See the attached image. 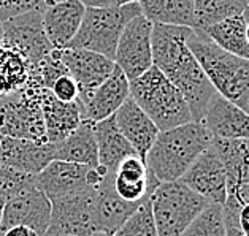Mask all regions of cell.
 <instances>
[{
	"instance_id": "44dd1931",
	"label": "cell",
	"mask_w": 249,
	"mask_h": 236,
	"mask_svg": "<svg viewBox=\"0 0 249 236\" xmlns=\"http://www.w3.org/2000/svg\"><path fill=\"white\" fill-rule=\"evenodd\" d=\"M41 111H43L48 143L62 141L84 120L80 100L65 103V101L57 100L48 89H45L41 95Z\"/></svg>"
},
{
	"instance_id": "4dcf8cb0",
	"label": "cell",
	"mask_w": 249,
	"mask_h": 236,
	"mask_svg": "<svg viewBox=\"0 0 249 236\" xmlns=\"http://www.w3.org/2000/svg\"><path fill=\"white\" fill-rule=\"evenodd\" d=\"M113 236H157L156 223L151 211V202L146 198Z\"/></svg>"
},
{
	"instance_id": "6da1fadb",
	"label": "cell",
	"mask_w": 249,
	"mask_h": 236,
	"mask_svg": "<svg viewBox=\"0 0 249 236\" xmlns=\"http://www.w3.org/2000/svg\"><path fill=\"white\" fill-rule=\"evenodd\" d=\"M194 29L178 26H153V65L183 94L194 122H202L206 105L216 94L198 60L187 46Z\"/></svg>"
},
{
	"instance_id": "1f68e13d",
	"label": "cell",
	"mask_w": 249,
	"mask_h": 236,
	"mask_svg": "<svg viewBox=\"0 0 249 236\" xmlns=\"http://www.w3.org/2000/svg\"><path fill=\"white\" fill-rule=\"evenodd\" d=\"M35 185V176L15 170L0 162V198L7 200Z\"/></svg>"
},
{
	"instance_id": "f546056e",
	"label": "cell",
	"mask_w": 249,
	"mask_h": 236,
	"mask_svg": "<svg viewBox=\"0 0 249 236\" xmlns=\"http://www.w3.org/2000/svg\"><path fill=\"white\" fill-rule=\"evenodd\" d=\"M181 236H226L222 204H208Z\"/></svg>"
},
{
	"instance_id": "3957f363",
	"label": "cell",
	"mask_w": 249,
	"mask_h": 236,
	"mask_svg": "<svg viewBox=\"0 0 249 236\" xmlns=\"http://www.w3.org/2000/svg\"><path fill=\"white\" fill-rule=\"evenodd\" d=\"M129 87L130 99L148 114L159 132L175 129L192 120L183 94L157 67L153 65L142 76L129 81Z\"/></svg>"
},
{
	"instance_id": "74e56055",
	"label": "cell",
	"mask_w": 249,
	"mask_h": 236,
	"mask_svg": "<svg viewBox=\"0 0 249 236\" xmlns=\"http://www.w3.org/2000/svg\"><path fill=\"white\" fill-rule=\"evenodd\" d=\"M226 236H245L238 227H226Z\"/></svg>"
},
{
	"instance_id": "7c38bea8",
	"label": "cell",
	"mask_w": 249,
	"mask_h": 236,
	"mask_svg": "<svg viewBox=\"0 0 249 236\" xmlns=\"http://www.w3.org/2000/svg\"><path fill=\"white\" fill-rule=\"evenodd\" d=\"M51 220V202L35 185L5 200L2 211L0 233L16 225L32 228L38 236H43Z\"/></svg>"
},
{
	"instance_id": "f1b7e54d",
	"label": "cell",
	"mask_w": 249,
	"mask_h": 236,
	"mask_svg": "<svg viewBox=\"0 0 249 236\" xmlns=\"http://www.w3.org/2000/svg\"><path fill=\"white\" fill-rule=\"evenodd\" d=\"M246 8V0H194V30L203 32L217 22L241 15Z\"/></svg>"
},
{
	"instance_id": "8fae6325",
	"label": "cell",
	"mask_w": 249,
	"mask_h": 236,
	"mask_svg": "<svg viewBox=\"0 0 249 236\" xmlns=\"http://www.w3.org/2000/svg\"><path fill=\"white\" fill-rule=\"evenodd\" d=\"M103 174L99 168H90L81 163L53 160L35 174V187L53 200L80 192L88 187H99Z\"/></svg>"
},
{
	"instance_id": "ee69618b",
	"label": "cell",
	"mask_w": 249,
	"mask_h": 236,
	"mask_svg": "<svg viewBox=\"0 0 249 236\" xmlns=\"http://www.w3.org/2000/svg\"><path fill=\"white\" fill-rule=\"evenodd\" d=\"M246 2H248V7H249V0H246Z\"/></svg>"
},
{
	"instance_id": "83f0119b",
	"label": "cell",
	"mask_w": 249,
	"mask_h": 236,
	"mask_svg": "<svg viewBox=\"0 0 249 236\" xmlns=\"http://www.w3.org/2000/svg\"><path fill=\"white\" fill-rule=\"evenodd\" d=\"M30 78V65L22 54L0 41V95L19 92Z\"/></svg>"
},
{
	"instance_id": "b9f144b4",
	"label": "cell",
	"mask_w": 249,
	"mask_h": 236,
	"mask_svg": "<svg viewBox=\"0 0 249 236\" xmlns=\"http://www.w3.org/2000/svg\"><path fill=\"white\" fill-rule=\"evenodd\" d=\"M43 236H69V235H60V233H53V232H46Z\"/></svg>"
},
{
	"instance_id": "d590c367",
	"label": "cell",
	"mask_w": 249,
	"mask_h": 236,
	"mask_svg": "<svg viewBox=\"0 0 249 236\" xmlns=\"http://www.w3.org/2000/svg\"><path fill=\"white\" fill-rule=\"evenodd\" d=\"M236 222H238L240 232L245 236H249V202L240 208L238 216H236Z\"/></svg>"
},
{
	"instance_id": "277c9868",
	"label": "cell",
	"mask_w": 249,
	"mask_h": 236,
	"mask_svg": "<svg viewBox=\"0 0 249 236\" xmlns=\"http://www.w3.org/2000/svg\"><path fill=\"white\" fill-rule=\"evenodd\" d=\"M187 46L216 92L240 106L249 92V60L224 51L197 30H192Z\"/></svg>"
},
{
	"instance_id": "e575fe53",
	"label": "cell",
	"mask_w": 249,
	"mask_h": 236,
	"mask_svg": "<svg viewBox=\"0 0 249 236\" xmlns=\"http://www.w3.org/2000/svg\"><path fill=\"white\" fill-rule=\"evenodd\" d=\"M138 0H81L84 7H95V8H103V7H123L127 3H135Z\"/></svg>"
},
{
	"instance_id": "ffe728a7",
	"label": "cell",
	"mask_w": 249,
	"mask_h": 236,
	"mask_svg": "<svg viewBox=\"0 0 249 236\" xmlns=\"http://www.w3.org/2000/svg\"><path fill=\"white\" fill-rule=\"evenodd\" d=\"M54 160L51 143H35L18 138H0V162L27 174H38Z\"/></svg>"
},
{
	"instance_id": "836d02e7",
	"label": "cell",
	"mask_w": 249,
	"mask_h": 236,
	"mask_svg": "<svg viewBox=\"0 0 249 236\" xmlns=\"http://www.w3.org/2000/svg\"><path fill=\"white\" fill-rule=\"evenodd\" d=\"M48 90H50L57 100L65 101V103L78 100V87H76V83L73 81V78L70 76V73L59 76Z\"/></svg>"
},
{
	"instance_id": "52a82bcc",
	"label": "cell",
	"mask_w": 249,
	"mask_h": 236,
	"mask_svg": "<svg viewBox=\"0 0 249 236\" xmlns=\"http://www.w3.org/2000/svg\"><path fill=\"white\" fill-rule=\"evenodd\" d=\"M157 236H181L208 202L181 181L159 183L149 197Z\"/></svg>"
},
{
	"instance_id": "5bb4252c",
	"label": "cell",
	"mask_w": 249,
	"mask_h": 236,
	"mask_svg": "<svg viewBox=\"0 0 249 236\" xmlns=\"http://www.w3.org/2000/svg\"><path fill=\"white\" fill-rule=\"evenodd\" d=\"M60 56L76 83L78 100L81 105L116 68L114 60L86 50H60Z\"/></svg>"
},
{
	"instance_id": "8d00e7d4",
	"label": "cell",
	"mask_w": 249,
	"mask_h": 236,
	"mask_svg": "<svg viewBox=\"0 0 249 236\" xmlns=\"http://www.w3.org/2000/svg\"><path fill=\"white\" fill-rule=\"evenodd\" d=\"M3 236H38L34 232L32 228H29L26 225H16V227H10L8 230H5L2 233Z\"/></svg>"
},
{
	"instance_id": "5b68a950",
	"label": "cell",
	"mask_w": 249,
	"mask_h": 236,
	"mask_svg": "<svg viewBox=\"0 0 249 236\" xmlns=\"http://www.w3.org/2000/svg\"><path fill=\"white\" fill-rule=\"evenodd\" d=\"M45 89L40 75L30 73L27 84L19 92L0 95V136L48 143L41 111Z\"/></svg>"
},
{
	"instance_id": "bcb514c9",
	"label": "cell",
	"mask_w": 249,
	"mask_h": 236,
	"mask_svg": "<svg viewBox=\"0 0 249 236\" xmlns=\"http://www.w3.org/2000/svg\"><path fill=\"white\" fill-rule=\"evenodd\" d=\"M0 138H2V136H0Z\"/></svg>"
},
{
	"instance_id": "30bf717a",
	"label": "cell",
	"mask_w": 249,
	"mask_h": 236,
	"mask_svg": "<svg viewBox=\"0 0 249 236\" xmlns=\"http://www.w3.org/2000/svg\"><path fill=\"white\" fill-rule=\"evenodd\" d=\"M153 26L154 24L143 15H138L127 22L121 34L114 52V64L129 81L142 76L153 67Z\"/></svg>"
},
{
	"instance_id": "7402d4cb",
	"label": "cell",
	"mask_w": 249,
	"mask_h": 236,
	"mask_svg": "<svg viewBox=\"0 0 249 236\" xmlns=\"http://www.w3.org/2000/svg\"><path fill=\"white\" fill-rule=\"evenodd\" d=\"M140 204L123 200L113 187V173H108L95 189V217L97 230L113 235Z\"/></svg>"
},
{
	"instance_id": "ab89813d",
	"label": "cell",
	"mask_w": 249,
	"mask_h": 236,
	"mask_svg": "<svg viewBox=\"0 0 249 236\" xmlns=\"http://www.w3.org/2000/svg\"><path fill=\"white\" fill-rule=\"evenodd\" d=\"M89 236H113V235L107 233V232H94L92 235H89Z\"/></svg>"
},
{
	"instance_id": "d6a6232c",
	"label": "cell",
	"mask_w": 249,
	"mask_h": 236,
	"mask_svg": "<svg viewBox=\"0 0 249 236\" xmlns=\"http://www.w3.org/2000/svg\"><path fill=\"white\" fill-rule=\"evenodd\" d=\"M57 0H0V19L7 21L29 11H43Z\"/></svg>"
},
{
	"instance_id": "4316f807",
	"label": "cell",
	"mask_w": 249,
	"mask_h": 236,
	"mask_svg": "<svg viewBox=\"0 0 249 236\" xmlns=\"http://www.w3.org/2000/svg\"><path fill=\"white\" fill-rule=\"evenodd\" d=\"M245 11L241 15H236L229 17L226 21H221L214 24V26L203 30L205 34L213 43L222 48L224 51L233 54L236 57L249 60V45L245 34Z\"/></svg>"
},
{
	"instance_id": "9c48e42d",
	"label": "cell",
	"mask_w": 249,
	"mask_h": 236,
	"mask_svg": "<svg viewBox=\"0 0 249 236\" xmlns=\"http://www.w3.org/2000/svg\"><path fill=\"white\" fill-rule=\"evenodd\" d=\"M2 41L26 57L30 73H35L54 50L46 37L41 11H29L3 21Z\"/></svg>"
},
{
	"instance_id": "603a6c76",
	"label": "cell",
	"mask_w": 249,
	"mask_h": 236,
	"mask_svg": "<svg viewBox=\"0 0 249 236\" xmlns=\"http://www.w3.org/2000/svg\"><path fill=\"white\" fill-rule=\"evenodd\" d=\"M94 136L97 143V154H99V170L105 174L114 173L121 160L137 154L119 132L113 116L94 124Z\"/></svg>"
},
{
	"instance_id": "ba28073f",
	"label": "cell",
	"mask_w": 249,
	"mask_h": 236,
	"mask_svg": "<svg viewBox=\"0 0 249 236\" xmlns=\"http://www.w3.org/2000/svg\"><path fill=\"white\" fill-rule=\"evenodd\" d=\"M95 189H88L53 198L51 220L46 232L69 235V236H89L97 230L95 217Z\"/></svg>"
},
{
	"instance_id": "f6af8a7d",
	"label": "cell",
	"mask_w": 249,
	"mask_h": 236,
	"mask_svg": "<svg viewBox=\"0 0 249 236\" xmlns=\"http://www.w3.org/2000/svg\"><path fill=\"white\" fill-rule=\"evenodd\" d=\"M0 236H3V235H2V233H0Z\"/></svg>"
},
{
	"instance_id": "cb8c5ba5",
	"label": "cell",
	"mask_w": 249,
	"mask_h": 236,
	"mask_svg": "<svg viewBox=\"0 0 249 236\" xmlns=\"http://www.w3.org/2000/svg\"><path fill=\"white\" fill-rule=\"evenodd\" d=\"M54 160L81 163L90 168L99 167V154L94 136V124L83 120L81 125L62 141L51 143Z\"/></svg>"
},
{
	"instance_id": "7bdbcfd3",
	"label": "cell",
	"mask_w": 249,
	"mask_h": 236,
	"mask_svg": "<svg viewBox=\"0 0 249 236\" xmlns=\"http://www.w3.org/2000/svg\"><path fill=\"white\" fill-rule=\"evenodd\" d=\"M2 38H3V22L0 19V41H2Z\"/></svg>"
},
{
	"instance_id": "e0dca14e",
	"label": "cell",
	"mask_w": 249,
	"mask_h": 236,
	"mask_svg": "<svg viewBox=\"0 0 249 236\" xmlns=\"http://www.w3.org/2000/svg\"><path fill=\"white\" fill-rule=\"evenodd\" d=\"M86 7L81 0H57L41 11L43 27L50 43L56 50H65L80 30Z\"/></svg>"
},
{
	"instance_id": "d6986e66",
	"label": "cell",
	"mask_w": 249,
	"mask_h": 236,
	"mask_svg": "<svg viewBox=\"0 0 249 236\" xmlns=\"http://www.w3.org/2000/svg\"><path fill=\"white\" fill-rule=\"evenodd\" d=\"M114 124L123 133L133 151L144 160L149 152L151 146L159 135V129L149 119V116L140 108L130 97L127 99L123 106L114 113Z\"/></svg>"
},
{
	"instance_id": "f35d334b",
	"label": "cell",
	"mask_w": 249,
	"mask_h": 236,
	"mask_svg": "<svg viewBox=\"0 0 249 236\" xmlns=\"http://www.w3.org/2000/svg\"><path fill=\"white\" fill-rule=\"evenodd\" d=\"M240 108H241V110H245V111L249 114V92H248V95L245 97V100H243L241 103H240Z\"/></svg>"
},
{
	"instance_id": "60d3db41",
	"label": "cell",
	"mask_w": 249,
	"mask_h": 236,
	"mask_svg": "<svg viewBox=\"0 0 249 236\" xmlns=\"http://www.w3.org/2000/svg\"><path fill=\"white\" fill-rule=\"evenodd\" d=\"M3 203H5V200L0 198V223H2V211H3Z\"/></svg>"
},
{
	"instance_id": "2e32d148",
	"label": "cell",
	"mask_w": 249,
	"mask_h": 236,
	"mask_svg": "<svg viewBox=\"0 0 249 236\" xmlns=\"http://www.w3.org/2000/svg\"><path fill=\"white\" fill-rule=\"evenodd\" d=\"M157 184L159 181L151 174L146 162L137 154L121 160L113 173L114 192L129 203L142 204L151 197Z\"/></svg>"
},
{
	"instance_id": "7a4b0ae2",
	"label": "cell",
	"mask_w": 249,
	"mask_h": 236,
	"mask_svg": "<svg viewBox=\"0 0 249 236\" xmlns=\"http://www.w3.org/2000/svg\"><path fill=\"white\" fill-rule=\"evenodd\" d=\"M214 138L202 122L183 124L159 132L146 154V167L159 183L178 181Z\"/></svg>"
},
{
	"instance_id": "9a60e30c",
	"label": "cell",
	"mask_w": 249,
	"mask_h": 236,
	"mask_svg": "<svg viewBox=\"0 0 249 236\" xmlns=\"http://www.w3.org/2000/svg\"><path fill=\"white\" fill-rule=\"evenodd\" d=\"M202 124L210 130L213 138L249 140V114L217 92L206 105Z\"/></svg>"
},
{
	"instance_id": "484cf974",
	"label": "cell",
	"mask_w": 249,
	"mask_h": 236,
	"mask_svg": "<svg viewBox=\"0 0 249 236\" xmlns=\"http://www.w3.org/2000/svg\"><path fill=\"white\" fill-rule=\"evenodd\" d=\"M213 146L219 154L227 176V190L249 183V140L214 138Z\"/></svg>"
},
{
	"instance_id": "8992f818",
	"label": "cell",
	"mask_w": 249,
	"mask_h": 236,
	"mask_svg": "<svg viewBox=\"0 0 249 236\" xmlns=\"http://www.w3.org/2000/svg\"><path fill=\"white\" fill-rule=\"evenodd\" d=\"M138 15H142L138 2L123 7H86L80 30L65 50H86L114 60L121 34Z\"/></svg>"
},
{
	"instance_id": "ac0fdd59",
	"label": "cell",
	"mask_w": 249,
	"mask_h": 236,
	"mask_svg": "<svg viewBox=\"0 0 249 236\" xmlns=\"http://www.w3.org/2000/svg\"><path fill=\"white\" fill-rule=\"evenodd\" d=\"M129 97H130L129 80L121 71L119 67H116L113 70V73L81 105L83 119L88 120V122L95 124L103 119L111 118Z\"/></svg>"
},
{
	"instance_id": "d4e9b609",
	"label": "cell",
	"mask_w": 249,
	"mask_h": 236,
	"mask_svg": "<svg viewBox=\"0 0 249 236\" xmlns=\"http://www.w3.org/2000/svg\"><path fill=\"white\" fill-rule=\"evenodd\" d=\"M142 15L153 24L194 29V0H138Z\"/></svg>"
},
{
	"instance_id": "4fadbf2b",
	"label": "cell",
	"mask_w": 249,
	"mask_h": 236,
	"mask_svg": "<svg viewBox=\"0 0 249 236\" xmlns=\"http://www.w3.org/2000/svg\"><path fill=\"white\" fill-rule=\"evenodd\" d=\"M179 181L210 204H224L226 202L227 176L221 157L213 144L197 157Z\"/></svg>"
}]
</instances>
